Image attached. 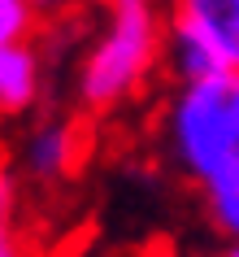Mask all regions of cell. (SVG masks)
<instances>
[{
	"label": "cell",
	"instance_id": "6da1fadb",
	"mask_svg": "<svg viewBox=\"0 0 239 257\" xmlns=\"http://www.w3.org/2000/svg\"><path fill=\"white\" fill-rule=\"evenodd\" d=\"M165 9L157 0H96V27L83 35L74 61L79 113L105 118L135 105L161 74Z\"/></svg>",
	"mask_w": 239,
	"mask_h": 257
},
{
	"label": "cell",
	"instance_id": "7a4b0ae2",
	"mask_svg": "<svg viewBox=\"0 0 239 257\" xmlns=\"http://www.w3.org/2000/svg\"><path fill=\"white\" fill-rule=\"evenodd\" d=\"M157 144L165 162L187 179L204 183L239 157V70L170 83L157 109Z\"/></svg>",
	"mask_w": 239,
	"mask_h": 257
},
{
	"label": "cell",
	"instance_id": "3957f363",
	"mask_svg": "<svg viewBox=\"0 0 239 257\" xmlns=\"http://www.w3.org/2000/svg\"><path fill=\"white\" fill-rule=\"evenodd\" d=\"M239 70V0H165L161 74L170 83Z\"/></svg>",
	"mask_w": 239,
	"mask_h": 257
},
{
	"label": "cell",
	"instance_id": "277c9868",
	"mask_svg": "<svg viewBox=\"0 0 239 257\" xmlns=\"http://www.w3.org/2000/svg\"><path fill=\"white\" fill-rule=\"evenodd\" d=\"M92 153V136H87V122L79 113H48V118H35L27 126V136L18 144V175L27 183H40V188H57L83 170Z\"/></svg>",
	"mask_w": 239,
	"mask_h": 257
},
{
	"label": "cell",
	"instance_id": "5b68a950",
	"mask_svg": "<svg viewBox=\"0 0 239 257\" xmlns=\"http://www.w3.org/2000/svg\"><path fill=\"white\" fill-rule=\"evenodd\" d=\"M48 87V53L44 40L0 44V122H22L44 105Z\"/></svg>",
	"mask_w": 239,
	"mask_h": 257
},
{
	"label": "cell",
	"instance_id": "8992f818",
	"mask_svg": "<svg viewBox=\"0 0 239 257\" xmlns=\"http://www.w3.org/2000/svg\"><path fill=\"white\" fill-rule=\"evenodd\" d=\"M200 209L226 244H239V157L200 183Z\"/></svg>",
	"mask_w": 239,
	"mask_h": 257
},
{
	"label": "cell",
	"instance_id": "52a82bcc",
	"mask_svg": "<svg viewBox=\"0 0 239 257\" xmlns=\"http://www.w3.org/2000/svg\"><path fill=\"white\" fill-rule=\"evenodd\" d=\"M0 257H31L22 231V175L9 157H0Z\"/></svg>",
	"mask_w": 239,
	"mask_h": 257
},
{
	"label": "cell",
	"instance_id": "ba28073f",
	"mask_svg": "<svg viewBox=\"0 0 239 257\" xmlns=\"http://www.w3.org/2000/svg\"><path fill=\"white\" fill-rule=\"evenodd\" d=\"M44 31V18L31 9V0H0V44L35 40Z\"/></svg>",
	"mask_w": 239,
	"mask_h": 257
},
{
	"label": "cell",
	"instance_id": "9c48e42d",
	"mask_svg": "<svg viewBox=\"0 0 239 257\" xmlns=\"http://www.w3.org/2000/svg\"><path fill=\"white\" fill-rule=\"evenodd\" d=\"M87 5V0H31V9L44 18V22H57V18H74Z\"/></svg>",
	"mask_w": 239,
	"mask_h": 257
},
{
	"label": "cell",
	"instance_id": "30bf717a",
	"mask_svg": "<svg viewBox=\"0 0 239 257\" xmlns=\"http://www.w3.org/2000/svg\"><path fill=\"white\" fill-rule=\"evenodd\" d=\"M217 257H239V244H226V248H222Z\"/></svg>",
	"mask_w": 239,
	"mask_h": 257
}]
</instances>
